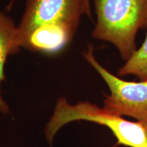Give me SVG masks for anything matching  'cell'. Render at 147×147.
I'll use <instances>...</instances> for the list:
<instances>
[{
	"label": "cell",
	"mask_w": 147,
	"mask_h": 147,
	"mask_svg": "<svg viewBox=\"0 0 147 147\" xmlns=\"http://www.w3.org/2000/svg\"><path fill=\"white\" fill-rule=\"evenodd\" d=\"M96 23L95 39L111 43L127 61L137 50L139 30L147 27V0H92Z\"/></svg>",
	"instance_id": "1"
},
{
	"label": "cell",
	"mask_w": 147,
	"mask_h": 147,
	"mask_svg": "<svg viewBox=\"0 0 147 147\" xmlns=\"http://www.w3.org/2000/svg\"><path fill=\"white\" fill-rule=\"evenodd\" d=\"M85 121L105 126L117 139L113 147H147V121H131L108 113L89 102L72 105L65 97L59 99L45 128L46 137L51 144L61 127L72 121Z\"/></svg>",
	"instance_id": "2"
},
{
	"label": "cell",
	"mask_w": 147,
	"mask_h": 147,
	"mask_svg": "<svg viewBox=\"0 0 147 147\" xmlns=\"http://www.w3.org/2000/svg\"><path fill=\"white\" fill-rule=\"evenodd\" d=\"M83 55L110 90V94L105 95L103 108L119 117L147 121V80L127 81L112 74L96 59L92 46L88 47Z\"/></svg>",
	"instance_id": "3"
},
{
	"label": "cell",
	"mask_w": 147,
	"mask_h": 147,
	"mask_svg": "<svg viewBox=\"0 0 147 147\" xmlns=\"http://www.w3.org/2000/svg\"><path fill=\"white\" fill-rule=\"evenodd\" d=\"M84 14L91 17L90 0H27L17 27L19 40L32 29L44 25L63 23L78 27Z\"/></svg>",
	"instance_id": "4"
},
{
	"label": "cell",
	"mask_w": 147,
	"mask_h": 147,
	"mask_svg": "<svg viewBox=\"0 0 147 147\" xmlns=\"http://www.w3.org/2000/svg\"><path fill=\"white\" fill-rule=\"evenodd\" d=\"M77 28L63 23L38 26L20 39L21 47L34 52L53 54L68 45Z\"/></svg>",
	"instance_id": "5"
},
{
	"label": "cell",
	"mask_w": 147,
	"mask_h": 147,
	"mask_svg": "<svg viewBox=\"0 0 147 147\" xmlns=\"http://www.w3.org/2000/svg\"><path fill=\"white\" fill-rule=\"evenodd\" d=\"M21 48L17 27L12 18L0 12V87L5 80L4 65L7 58L19 52ZM0 112L4 115L10 113L8 106L1 97V90Z\"/></svg>",
	"instance_id": "6"
},
{
	"label": "cell",
	"mask_w": 147,
	"mask_h": 147,
	"mask_svg": "<svg viewBox=\"0 0 147 147\" xmlns=\"http://www.w3.org/2000/svg\"><path fill=\"white\" fill-rule=\"evenodd\" d=\"M119 76L133 75L140 80H147V34L142 46L117 71Z\"/></svg>",
	"instance_id": "7"
},
{
	"label": "cell",
	"mask_w": 147,
	"mask_h": 147,
	"mask_svg": "<svg viewBox=\"0 0 147 147\" xmlns=\"http://www.w3.org/2000/svg\"><path fill=\"white\" fill-rule=\"evenodd\" d=\"M15 1H16V0H11L10 2L8 3V6H7V9H8V10H10V9L12 7V5H14V3L15 2Z\"/></svg>",
	"instance_id": "8"
}]
</instances>
